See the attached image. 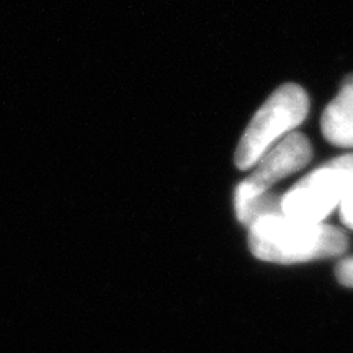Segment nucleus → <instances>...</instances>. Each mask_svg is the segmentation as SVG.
<instances>
[{
    "instance_id": "obj_1",
    "label": "nucleus",
    "mask_w": 353,
    "mask_h": 353,
    "mask_svg": "<svg viewBox=\"0 0 353 353\" xmlns=\"http://www.w3.org/2000/svg\"><path fill=\"white\" fill-rule=\"evenodd\" d=\"M348 247L345 232L324 223H306L270 216L249 228V249L273 263H301L342 255Z\"/></svg>"
},
{
    "instance_id": "obj_2",
    "label": "nucleus",
    "mask_w": 353,
    "mask_h": 353,
    "mask_svg": "<svg viewBox=\"0 0 353 353\" xmlns=\"http://www.w3.org/2000/svg\"><path fill=\"white\" fill-rule=\"evenodd\" d=\"M309 113V97L296 83L278 87L254 114L242 134L234 162L241 170L254 167L273 145L291 134Z\"/></svg>"
},
{
    "instance_id": "obj_3",
    "label": "nucleus",
    "mask_w": 353,
    "mask_h": 353,
    "mask_svg": "<svg viewBox=\"0 0 353 353\" xmlns=\"http://www.w3.org/2000/svg\"><path fill=\"white\" fill-rule=\"evenodd\" d=\"M353 180V154L335 157L299 180L283 195L281 210L286 218L322 223L341 205Z\"/></svg>"
},
{
    "instance_id": "obj_4",
    "label": "nucleus",
    "mask_w": 353,
    "mask_h": 353,
    "mask_svg": "<svg viewBox=\"0 0 353 353\" xmlns=\"http://www.w3.org/2000/svg\"><path fill=\"white\" fill-rule=\"evenodd\" d=\"M312 159V148L301 132H291L257 162V167L236 190L234 206L263 195L276 182L306 167Z\"/></svg>"
},
{
    "instance_id": "obj_5",
    "label": "nucleus",
    "mask_w": 353,
    "mask_h": 353,
    "mask_svg": "<svg viewBox=\"0 0 353 353\" xmlns=\"http://www.w3.org/2000/svg\"><path fill=\"white\" fill-rule=\"evenodd\" d=\"M321 130L330 144L353 148V74L343 81L337 97L325 107Z\"/></svg>"
},
{
    "instance_id": "obj_6",
    "label": "nucleus",
    "mask_w": 353,
    "mask_h": 353,
    "mask_svg": "<svg viewBox=\"0 0 353 353\" xmlns=\"http://www.w3.org/2000/svg\"><path fill=\"white\" fill-rule=\"evenodd\" d=\"M281 201H283V195H281V193L267 192L263 193V195H259L252 198V200L242 203L239 206H234V208H236V214L239 223L242 226L249 229L260 219L283 214Z\"/></svg>"
},
{
    "instance_id": "obj_7",
    "label": "nucleus",
    "mask_w": 353,
    "mask_h": 353,
    "mask_svg": "<svg viewBox=\"0 0 353 353\" xmlns=\"http://www.w3.org/2000/svg\"><path fill=\"white\" fill-rule=\"evenodd\" d=\"M339 211H341V219L347 228L353 229V180L348 185L345 193H343L341 205H339Z\"/></svg>"
},
{
    "instance_id": "obj_8",
    "label": "nucleus",
    "mask_w": 353,
    "mask_h": 353,
    "mask_svg": "<svg viewBox=\"0 0 353 353\" xmlns=\"http://www.w3.org/2000/svg\"><path fill=\"white\" fill-rule=\"evenodd\" d=\"M335 276H337L339 283L348 288H353V257L343 259L335 267Z\"/></svg>"
}]
</instances>
